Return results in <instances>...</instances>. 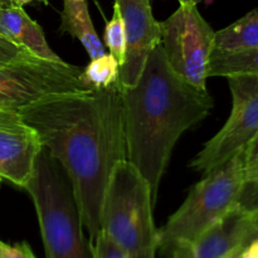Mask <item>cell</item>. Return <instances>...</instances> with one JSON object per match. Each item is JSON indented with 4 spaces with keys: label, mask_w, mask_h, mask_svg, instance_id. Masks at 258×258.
Wrapping results in <instances>:
<instances>
[{
    "label": "cell",
    "mask_w": 258,
    "mask_h": 258,
    "mask_svg": "<svg viewBox=\"0 0 258 258\" xmlns=\"http://www.w3.org/2000/svg\"><path fill=\"white\" fill-rule=\"evenodd\" d=\"M72 184L91 246L101 232V206L113 168L126 160L122 100L117 85L66 93L19 111Z\"/></svg>",
    "instance_id": "1"
},
{
    "label": "cell",
    "mask_w": 258,
    "mask_h": 258,
    "mask_svg": "<svg viewBox=\"0 0 258 258\" xmlns=\"http://www.w3.org/2000/svg\"><path fill=\"white\" fill-rule=\"evenodd\" d=\"M120 91L126 160L148 181L155 207L174 146L183 133L211 113L213 98L174 72L161 44L150 53L136 85Z\"/></svg>",
    "instance_id": "2"
},
{
    "label": "cell",
    "mask_w": 258,
    "mask_h": 258,
    "mask_svg": "<svg viewBox=\"0 0 258 258\" xmlns=\"http://www.w3.org/2000/svg\"><path fill=\"white\" fill-rule=\"evenodd\" d=\"M24 189L34 203L45 258H93L70 178L45 148Z\"/></svg>",
    "instance_id": "3"
},
{
    "label": "cell",
    "mask_w": 258,
    "mask_h": 258,
    "mask_svg": "<svg viewBox=\"0 0 258 258\" xmlns=\"http://www.w3.org/2000/svg\"><path fill=\"white\" fill-rule=\"evenodd\" d=\"M153 209L150 186L138 169L127 160L116 164L103 194L101 231L126 258H156L159 229Z\"/></svg>",
    "instance_id": "4"
},
{
    "label": "cell",
    "mask_w": 258,
    "mask_h": 258,
    "mask_svg": "<svg viewBox=\"0 0 258 258\" xmlns=\"http://www.w3.org/2000/svg\"><path fill=\"white\" fill-rule=\"evenodd\" d=\"M243 150L204 174L191 188L184 203L159 229L158 252L170 256L176 248L194 243L239 203L246 185Z\"/></svg>",
    "instance_id": "5"
},
{
    "label": "cell",
    "mask_w": 258,
    "mask_h": 258,
    "mask_svg": "<svg viewBox=\"0 0 258 258\" xmlns=\"http://www.w3.org/2000/svg\"><path fill=\"white\" fill-rule=\"evenodd\" d=\"M81 75L77 66L39 57L0 64V108L19 112L54 96L92 91Z\"/></svg>",
    "instance_id": "6"
},
{
    "label": "cell",
    "mask_w": 258,
    "mask_h": 258,
    "mask_svg": "<svg viewBox=\"0 0 258 258\" xmlns=\"http://www.w3.org/2000/svg\"><path fill=\"white\" fill-rule=\"evenodd\" d=\"M161 47L174 72L201 90H207L208 67L214 49V30L198 5L180 4L160 22Z\"/></svg>",
    "instance_id": "7"
},
{
    "label": "cell",
    "mask_w": 258,
    "mask_h": 258,
    "mask_svg": "<svg viewBox=\"0 0 258 258\" xmlns=\"http://www.w3.org/2000/svg\"><path fill=\"white\" fill-rule=\"evenodd\" d=\"M232 93V111L223 127L206 143L189 166L207 174L222 165L258 134V76L227 77Z\"/></svg>",
    "instance_id": "8"
},
{
    "label": "cell",
    "mask_w": 258,
    "mask_h": 258,
    "mask_svg": "<svg viewBox=\"0 0 258 258\" xmlns=\"http://www.w3.org/2000/svg\"><path fill=\"white\" fill-rule=\"evenodd\" d=\"M126 33L125 60L120 67L118 88L136 85L154 48L161 43L160 22L154 18L150 0H115Z\"/></svg>",
    "instance_id": "9"
},
{
    "label": "cell",
    "mask_w": 258,
    "mask_h": 258,
    "mask_svg": "<svg viewBox=\"0 0 258 258\" xmlns=\"http://www.w3.org/2000/svg\"><path fill=\"white\" fill-rule=\"evenodd\" d=\"M42 144L19 112L0 108V179L24 189Z\"/></svg>",
    "instance_id": "10"
},
{
    "label": "cell",
    "mask_w": 258,
    "mask_h": 258,
    "mask_svg": "<svg viewBox=\"0 0 258 258\" xmlns=\"http://www.w3.org/2000/svg\"><path fill=\"white\" fill-rule=\"evenodd\" d=\"M251 242L249 209L238 203L194 243L176 248L169 257L223 258L233 253H242Z\"/></svg>",
    "instance_id": "11"
},
{
    "label": "cell",
    "mask_w": 258,
    "mask_h": 258,
    "mask_svg": "<svg viewBox=\"0 0 258 258\" xmlns=\"http://www.w3.org/2000/svg\"><path fill=\"white\" fill-rule=\"evenodd\" d=\"M0 35L42 59L62 62L48 44L43 29L20 7L0 9Z\"/></svg>",
    "instance_id": "12"
},
{
    "label": "cell",
    "mask_w": 258,
    "mask_h": 258,
    "mask_svg": "<svg viewBox=\"0 0 258 258\" xmlns=\"http://www.w3.org/2000/svg\"><path fill=\"white\" fill-rule=\"evenodd\" d=\"M59 32L80 40L91 59L106 53L103 42L92 24L86 0H63Z\"/></svg>",
    "instance_id": "13"
},
{
    "label": "cell",
    "mask_w": 258,
    "mask_h": 258,
    "mask_svg": "<svg viewBox=\"0 0 258 258\" xmlns=\"http://www.w3.org/2000/svg\"><path fill=\"white\" fill-rule=\"evenodd\" d=\"M252 49H258V7L214 33L213 50L234 53Z\"/></svg>",
    "instance_id": "14"
},
{
    "label": "cell",
    "mask_w": 258,
    "mask_h": 258,
    "mask_svg": "<svg viewBox=\"0 0 258 258\" xmlns=\"http://www.w3.org/2000/svg\"><path fill=\"white\" fill-rule=\"evenodd\" d=\"M238 75L258 76V49L224 53L213 50L208 67L209 77H231Z\"/></svg>",
    "instance_id": "15"
},
{
    "label": "cell",
    "mask_w": 258,
    "mask_h": 258,
    "mask_svg": "<svg viewBox=\"0 0 258 258\" xmlns=\"http://www.w3.org/2000/svg\"><path fill=\"white\" fill-rule=\"evenodd\" d=\"M120 73V63L110 53L91 59V62L82 70L81 80L92 90L112 87L117 83Z\"/></svg>",
    "instance_id": "16"
},
{
    "label": "cell",
    "mask_w": 258,
    "mask_h": 258,
    "mask_svg": "<svg viewBox=\"0 0 258 258\" xmlns=\"http://www.w3.org/2000/svg\"><path fill=\"white\" fill-rule=\"evenodd\" d=\"M103 45L107 48L110 54H112L120 63V67L125 60L126 53V33L122 15L117 5H113L112 18L106 23L103 32Z\"/></svg>",
    "instance_id": "17"
},
{
    "label": "cell",
    "mask_w": 258,
    "mask_h": 258,
    "mask_svg": "<svg viewBox=\"0 0 258 258\" xmlns=\"http://www.w3.org/2000/svg\"><path fill=\"white\" fill-rule=\"evenodd\" d=\"M246 184H258V134L243 150Z\"/></svg>",
    "instance_id": "18"
},
{
    "label": "cell",
    "mask_w": 258,
    "mask_h": 258,
    "mask_svg": "<svg viewBox=\"0 0 258 258\" xmlns=\"http://www.w3.org/2000/svg\"><path fill=\"white\" fill-rule=\"evenodd\" d=\"M92 253L93 258H126L125 253L102 231L92 244Z\"/></svg>",
    "instance_id": "19"
},
{
    "label": "cell",
    "mask_w": 258,
    "mask_h": 258,
    "mask_svg": "<svg viewBox=\"0 0 258 258\" xmlns=\"http://www.w3.org/2000/svg\"><path fill=\"white\" fill-rule=\"evenodd\" d=\"M33 57L35 55L0 35V64H9V63L29 59Z\"/></svg>",
    "instance_id": "20"
},
{
    "label": "cell",
    "mask_w": 258,
    "mask_h": 258,
    "mask_svg": "<svg viewBox=\"0 0 258 258\" xmlns=\"http://www.w3.org/2000/svg\"><path fill=\"white\" fill-rule=\"evenodd\" d=\"M0 258H37L30 246L25 242L8 244L0 241Z\"/></svg>",
    "instance_id": "21"
},
{
    "label": "cell",
    "mask_w": 258,
    "mask_h": 258,
    "mask_svg": "<svg viewBox=\"0 0 258 258\" xmlns=\"http://www.w3.org/2000/svg\"><path fill=\"white\" fill-rule=\"evenodd\" d=\"M249 218H251V237L253 241L258 238V207L249 209Z\"/></svg>",
    "instance_id": "22"
},
{
    "label": "cell",
    "mask_w": 258,
    "mask_h": 258,
    "mask_svg": "<svg viewBox=\"0 0 258 258\" xmlns=\"http://www.w3.org/2000/svg\"><path fill=\"white\" fill-rule=\"evenodd\" d=\"M241 258H258V238L253 239V241L242 251Z\"/></svg>",
    "instance_id": "23"
},
{
    "label": "cell",
    "mask_w": 258,
    "mask_h": 258,
    "mask_svg": "<svg viewBox=\"0 0 258 258\" xmlns=\"http://www.w3.org/2000/svg\"><path fill=\"white\" fill-rule=\"evenodd\" d=\"M32 2H40V3H43V4L47 5L48 3H49V0H12V4L14 5V7L23 8L25 4H29V3H32Z\"/></svg>",
    "instance_id": "24"
},
{
    "label": "cell",
    "mask_w": 258,
    "mask_h": 258,
    "mask_svg": "<svg viewBox=\"0 0 258 258\" xmlns=\"http://www.w3.org/2000/svg\"><path fill=\"white\" fill-rule=\"evenodd\" d=\"M180 4H194V5H198L202 0H178Z\"/></svg>",
    "instance_id": "25"
},
{
    "label": "cell",
    "mask_w": 258,
    "mask_h": 258,
    "mask_svg": "<svg viewBox=\"0 0 258 258\" xmlns=\"http://www.w3.org/2000/svg\"><path fill=\"white\" fill-rule=\"evenodd\" d=\"M12 0H0V9L3 8H8V7H12Z\"/></svg>",
    "instance_id": "26"
},
{
    "label": "cell",
    "mask_w": 258,
    "mask_h": 258,
    "mask_svg": "<svg viewBox=\"0 0 258 258\" xmlns=\"http://www.w3.org/2000/svg\"><path fill=\"white\" fill-rule=\"evenodd\" d=\"M242 253H233V254H229V256L223 257V258H241Z\"/></svg>",
    "instance_id": "27"
}]
</instances>
